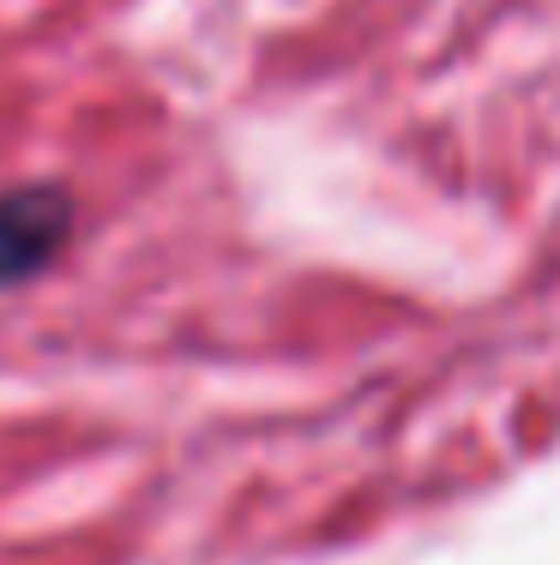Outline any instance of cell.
Returning a JSON list of instances; mask_svg holds the SVG:
<instances>
[{
    "mask_svg": "<svg viewBox=\"0 0 560 565\" xmlns=\"http://www.w3.org/2000/svg\"><path fill=\"white\" fill-rule=\"evenodd\" d=\"M66 228H73V199L61 186L36 181L0 193V289L49 271L55 253L66 247Z\"/></svg>",
    "mask_w": 560,
    "mask_h": 565,
    "instance_id": "obj_1",
    "label": "cell"
}]
</instances>
